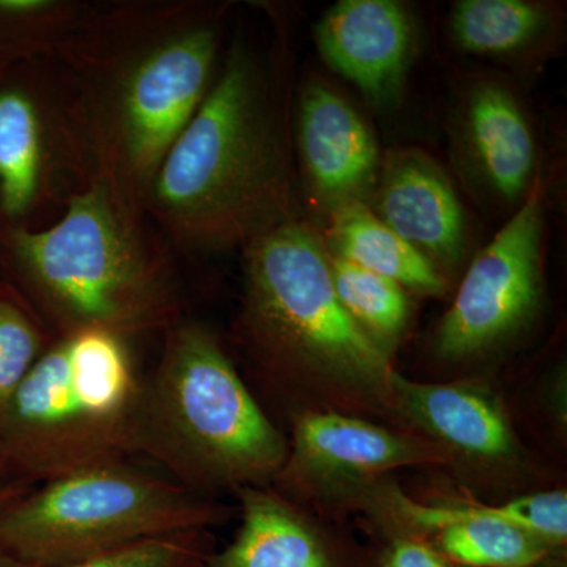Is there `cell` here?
<instances>
[{"instance_id":"1","label":"cell","mask_w":567,"mask_h":567,"mask_svg":"<svg viewBox=\"0 0 567 567\" xmlns=\"http://www.w3.org/2000/svg\"><path fill=\"white\" fill-rule=\"evenodd\" d=\"M145 196L167 233L199 251L245 249L308 219L289 96L248 44H233Z\"/></svg>"},{"instance_id":"2","label":"cell","mask_w":567,"mask_h":567,"mask_svg":"<svg viewBox=\"0 0 567 567\" xmlns=\"http://www.w3.org/2000/svg\"><path fill=\"white\" fill-rule=\"evenodd\" d=\"M244 259L235 338L260 390L289 420L328 412L404 429L391 358L339 303L319 227L284 224L246 246Z\"/></svg>"},{"instance_id":"3","label":"cell","mask_w":567,"mask_h":567,"mask_svg":"<svg viewBox=\"0 0 567 567\" xmlns=\"http://www.w3.org/2000/svg\"><path fill=\"white\" fill-rule=\"evenodd\" d=\"M136 454L205 498L271 486L287 456L282 434L219 339L197 322L167 328L142 390Z\"/></svg>"},{"instance_id":"4","label":"cell","mask_w":567,"mask_h":567,"mask_svg":"<svg viewBox=\"0 0 567 567\" xmlns=\"http://www.w3.org/2000/svg\"><path fill=\"white\" fill-rule=\"evenodd\" d=\"M110 175L71 199L50 229L17 230L13 251L62 336H128L171 328L181 300L166 264L145 245Z\"/></svg>"},{"instance_id":"5","label":"cell","mask_w":567,"mask_h":567,"mask_svg":"<svg viewBox=\"0 0 567 567\" xmlns=\"http://www.w3.org/2000/svg\"><path fill=\"white\" fill-rule=\"evenodd\" d=\"M144 380L122 336H62L22 380L0 421L7 472L31 486L136 456Z\"/></svg>"},{"instance_id":"6","label":"cell","mask_w":567,"mask_h":567,"mask_svg":"<svg viewBox=\"0 0 567 567\" xmlns=\"http://www.w3.org/2000/svg\"><path fill=\"white\" fill-rule=\"evenodd\" d=\"M126 461L33 486L0 511V554L63 567L155 537L210 532L233 507Z\"/></svg>"},{"instance_id":"7","label":"cell","mask_w":567,"mask_h":567,"mask_svg":"<svg viewBox=\"0 0 567 567\" xmlns=\"http://www.w3.org/2000/svg\"><path fill=\"white\" fill-rule=\"evenodd\" d=\"M219 32L189 24L164 33L121 63L111 87L104 144L112 181L147 194L174 142L212 87Z\"/></svg>"},{"instance_id":"8","label":"cell","mask_w":567,"mask_h":567,"mask_svg":"<svg viewBox=\"0 0 567 567\" xmlns=\"http://www.w3.org/2000/svg\"><path fill=\"white\" fill-rule=\"evenodd\" d=\"M546 183L537 175L524 203L466 267L436 324L432 352L447 365L486 360L524 334L543 311Z\"/></svg>"},{"instance_id":"9","label":"cell","mask_w":567,"mask_h":567,"mask_svg":"<svg viewBox=\"0 0 567 567\" xmlns=\"http://www.w3.org/2000/svg\"><path fill=\"white\" fill-rule=\"evenodd\" d=\"M404 468L447 470V458L416 432L309 412L290 420L286 461L271 487L320 516L347 522L368 492Z\"/></svg>"},{"instance_id":"10","label":"cell","mask_w":567,"mask_h":567,"mask_svg":"<svg viewBox=\"0 0 567 567\" xmlns=\"http://www.w3.org/2000/svg\"><path fill=\"white\" fill-rule=\"evenodd\" d=\"M393 391L402 427L439 446L447 470L472 488L507 491L532 477V461L509 413L483 380L416 382L395 371Z\"/></svg>"},{"instance_id":"11","label":"cell","mask_w":567,"mask_h":567,"mask_svg":"<svg viewBox=\"0 0 567 567\" xmlns=\"http://www.w3.org/2000/svg\"><path fill=\"white\" fill-rule=\"evenodd\" d=\"M295 162L309 221L365 203L383 153L371 123L323 78H306L292 115Z\"/></svg>"},{"instance_id":"12","label":"cell","mask_w":567,"mask_h":567,"mask_svg":"<svg viewBox=\"0 0 567 567\" xmlns=\"http://www.w3.org/2000/svg\"><path fill=\"white\" fill-rule=\"evenodd\" d=\"M451 144L470 185L499 207L516 210L540 174L532 117L498 78L466 82L451 117Z\"/></svg>"},{"instance_id":"13","label":"cell","mask_w":567,"mask_h":567,"mask_svg":"<svg viewBox=\"0 0 567 567\" xmlns=\"http://www.w3.org/2000/svg\"><path fill=\"white\" fill-rule=\"evenodd\" d=\"M240 525L203 567H380L347 522L320 516L271 486L235 492Z\"/></svg>"},{"instance_id":"14","label":"cell","mask_w":567,"mask_h":567,"mask_svg":"<svg viewBox=\"0 0 567 567\" xmlns=\"http://www.w3.org/2000/svg\"><path fill=\"white\" fill-rule=\"evenodd\" d=\"M377 218L424 254L447 282L468 254L464 205L445 169L413 147L383 153L368 200Z\"/></svg>"},{"instance_id":"15","label":"cell","mask_w":567,"mask_h":567,"mask_svg":"<svg viewBox=\"0 0 567 567\" xmlns=\"http://www.w3.org/2000/svg\"><path fill=\"white\" fill-rule=\"evenodd\" d=\"M320 58L386 110L402 99L416 55L417 31L409 7L395 0H341L316 24Z\"/></svg>"},{"instance_id":"16","label":"cell","mask_w":567,"mask_h":567,"mask_svg":"<svg viewBox=\"0 0 567 567\" xmlns=\"http://www.w3.org/2000/svg\"><path fill=\"white\" fill-rule=\"evenodd\" d=\"M317 227L328 252L391 279L409 293L442 298L450 290L435 265L364 203L342 205Z\"/></svg>"},{"instance_id":"17","label":"cell","mask_w":567,"mask_h":567,"mask_svg":"<svg viewBox=\"0 0 567 567\" xmlns=\"http://www.w3.org/2000/svg\"><path fill=\"white\" fill-rule=\"evenodd\" d=\"M559 25L558 9L536 0H461L450 13L458 51L505 62L535 55Z\"/></svg>"},{"instance_id":"18","label":"cell","mask_w":567,"mask_h":567,"mask_svg":"<svg viewBox=\"0 0 567 567\" xmlns=\"http://www.w3.org/2000/svg\"><path fill=\"white\" fill-rule=\"evenodd\" d=\"M328 264L336 297L347 315L383 353L393 357L412 319L410 293L391 279L330 252Z\"/></svg>"},{"instance_id":"19","label":"cell","mask_w":567,"mask_h":567,"mask_svg":"<svg viewBox=\"0 0 567 567\" xmlns=\"http://www.w3.org/2000/svg\"><path fill=\"white\" fill-rule=\"evenodd\" d=\"M43 162L35 106L18 91L0 92V204L10 216L31 207Z\"/></svg>"},{"instance_id":"20","label":"cell","mask_w":567,"mask_h":567,"mask_svg":"<svg viewBox=\"0 0 567 567\" xmlns=\"http://www.w3.org/2000/svg\"><path fill=\"white\" fill-rule=\"evenodd\" d=\"M213 551L210 532L155 537L63 567H203Z\"/></svg>"},{"instance_id":"21","label":"cell","mask_w":567,"mask_h":567,"mask_svg":"<svg viewBox=\"0 0 567 567\" xmlns=\"http://www.w3.org/2000/svg\"><path fill=\"white\" fill-rule=\"evenodd\" d=\"M43 352V342L32 320L17 305L0 298V421Z\"/></svg>"},{"instance_id":"22","label":"cell","mask_w":567,"mask_h":567,"mask_svg":"<svg viewBox=\"0 0 567 567\" xmlns=\"http://www.w3.org/2000/svg\"><path fill=\"white\" fill-rule=\"evenodd\" d=\"M494 516L524 529L557 550L567 547V494L565 488L525 492L502 503H486Z\"/></svg>"},{"instance_id":"23","label":"cell","mask_w":567,"mask_h":567,"mask_svg":"<svg viewBox=\"0 0 567 567\" xmlns=\"http://www.w3.org/2000/svg\"><path fill=\"white\" fill-rule=\"evenodd\" d=\"M361 525L380 567H458L440 557L423 539L402 529L372 520H361ZM536 567H567V551Z\"/></svg>"},{"instance_id":"24","label":"cell","mask_w":567,"mask_h":567,"mask_svg":"<svg viewBox=\"0 0 567 567\" xmlns=\"http://www.w3.org/2000/svg\"><path fill=\"white\" fill-rule=\"evenodd\" d=\"M31 487H33L31 484L18 480H11L9 483L0 486V511L6 509L7 506L24 495Z\"/></svg>"},{"instance_id":"25","label":"cell","mask_w":567,"mask_h":567,"mask_svg":"<svg viewBox=\"0 0 567 567\" xmlns=\"http://www.w3.org/2000/svg\"><path fill=\"white\" fill-rule=\"evenodd\" d=\"M7 473L9 472H7L6 457H3L2 446H0V486L9 483V480H6Z\"/></svg>"},{"instance_id":"26","label":"cell","mask_w":567,"mask_h":567,"mask_svg":"<svg viewBox=\"0 0 567 567\" xmlns=\"http://www.w3.org/2000/svg\"><path fill=\"white\" fill-rule=\"evenodd\" d=\"M0 567H24V566L20 565V563H18V561H14V559L7 557V555L0 554Z\"/></svg>"}]
</instances>
